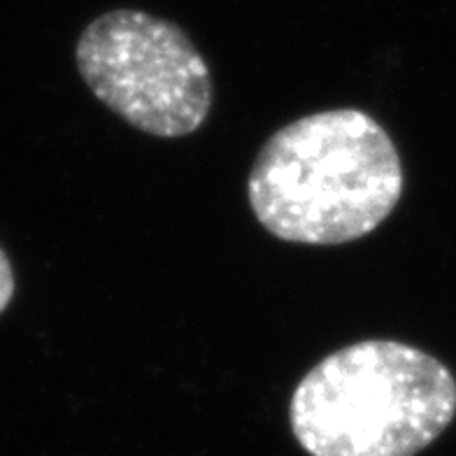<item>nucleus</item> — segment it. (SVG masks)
<instances>
[{
  "label": "nucleus",
  "instance_id": "nucleus-4",
  "mask_svg": "<svg viewBox=\"0 0 456 456\" xmlns=\"http://www.w3.org/2000/svg\"><path fill=\"white\" fill-rule=\"evenodd\" d=\"M14 296V273L10 258L0 249V313H5Z\"/></svg>",
  "mask_w": 456,
  "mask_h": 456
},
{
  "label": "nucleus",
  "instance_id": "nucleus-1",
  "mask_svg": "<svg viewBox=\"0 0 456 456\" xmlns=\"http://www.w3.org/2000/svg\"><path fill=\"white\" fill-rule=\"evenodd\" d=\"M403 193L389 133L361 110L300 117L261 147L247 182L258 224L298 245H342L372 233Z\"/></svg>",
  "mask_w": 456,
  "mask_h": 456
},
{
  "label": "nucleus",
  "instance_id": "nucleus-3",
  "mask_svg": "<svg viewBox=\"0 0 456 456\" xmlns=\"http://www.w3.org/2000/svg\"><path fill=\"white\" fill-rule=\"evenodd\" d=\"M75 59L91 94L138 131L184 138L210 114V68L168 19L110 10L79 36Z\"/></svg>",
  "mask_w": 456,
  "mask_h": 456
},
{
  "label": "nucleus",
  "instance_id": "nucleus-2",
  "mask_svg": "<svg viewBox=\"0 0 456 456\" xmlns=\"http://www.w3.org/2000/svg\"><path fill=\"white\" fill-rule=\"evenodd\" d=\"M456 379L443 361L396 340H363L322 359L289 403L310 456H414L450 427Z\"/></svg>",
  "mask_w": 456,
  "mask_h": 456
}]
</instances>
